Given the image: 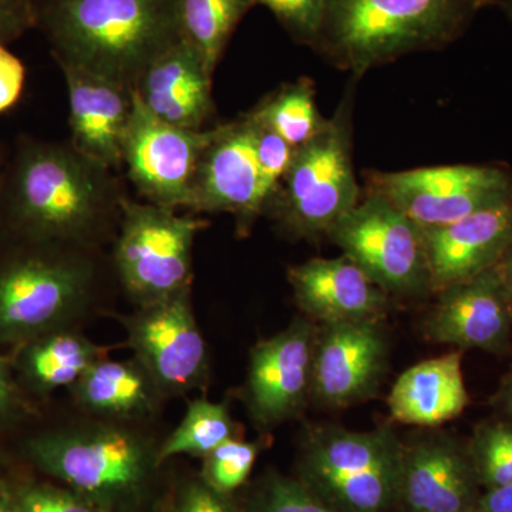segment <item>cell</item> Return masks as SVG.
<instances>
[{"mask_svg": "<svg viewBox=\"0 0 512 512\" xmlns=\"http://www.w3.org/2000/svg\"><path fill=\"white\" fill-rule=\"evenodd\" d=\"M110 171L72 144L20 137L3 171L0 225L33 241H82L123 205Z\"/></svg>", "mask_w": 512, "mask_h": 512, "instance_id": "6da1fadb", "label": "cell"}, {"mask_svg": "<svg viewBox=\"0 0 512 512\" xmlns=\"http://www.w3.org/2000/svg\"><path fill=\"white\" fill-rule=\"evenodd\" d=\"M56 62L133 89L181 39L177 0H36Z\"/></svg>", "mask_w": 512, "mask_h": 512, "instance_id": "7a4b0ae2", "label": "cell"}, {"mask_svg": "<svg viewBox=\"0 0 512 512\" xmlns=\"http://www.w3.org/2000/svg\"><path fill=\"white\" fill-rule=\"evenodd\" d=\"M484 0H325L313 49L362 76L406 55L457 39Z\"/></svg>", "mask_w": 512, "mask_h": 512, "instance_id": "3957f363", "label": "cell"}, {"mask_svg": "<svg viewBox=\"0 0 512 512\" xmlns=\"http://www.w3.org/2000/svg\"><path fill=\"white\" fill-rule=\"evenodd\" d=\"M26 456L42 473L101 512H130L147 500L158 448L140 434L111 424L79 427L33 437Z\"/></svg>", "mask_w": 512, "mask_h": 512, "instance_id": "277c9868", "label": "cell"}, {"mask_svg": "<svg viewBox=\"0 0 512 512\" xmlns=\"http://www.w3.org/2000/svg\"><path fill=\"white\" fill-rule=\"evenodd\" d=\"M0 251V345H25L79 313L93 284L92 262L60 242L12 234Z\"/></svg>", "mask_w": 512, "mask_h": 512, "instance_id": "5b68a950", "label": "cell"}, {"mask_svg": "<svg viewBox=\"0 0 512 512\" xmlns=\"http://www.w3.org/2000/svg\"><path fill=\"white\" fill-rule=\"evenodd\" d=\"M403 443L392 427L306 431L296 478L338 512H393L399 503Z\"/></svg>", "mask_w": 512, "mask_h": 512, "instance_id": "8992f818", "label": "cell"}, {"mask_svg": "<svg viewBox=\"0 0 512 512\" xmlns=\"http://www.w3.org/2000/svg\"><path fill=\"white\" fill-rule=\"evenodd\" d=\"M352 156V97L322 130L295 148L291 164L266 207L285 234L318 241L359 204Z\"/></svg>", "mask_w": 512, "mask_h": 512, "instance_id": "52a82bcc", "label": "cell"}, {"mask_svg": "<svg viewBox=\"0 0 512 512\" xmlns=\"http://www.w3.org/2000/svg\"><path fill=\"white\" fill-rule=\"evenodd\" d=\"M204 225L173 208L123 201L114 261L124 288L138 305L191 288L192 247Z\"/></svg>", "mask_w": 512, "mask_h": 512, "instance_id": "ba28073f", "label": "cell"}, {"mask_svg": "<svg viewBox=\"0 0 512 512\" xmlns=\"http://www.w3.org/2000/svg\"><path fill=\"white\" fill-rule=\"evenodd\" d=\"M326 238L387 293L414 295L430 289L420 228L377 192L370 191L340 218Z\"/></svg>", "mask_w": 512, "mask_h": 512, "instance_id": "9c48e42d", "label": "cell"}, {"mask_svg": "<svg viewBox=\"0 0 512 512\" xmlns=\"http://www.w3.org/2000/svg\"><path fill=\"white\" fill-rule=\"evenodd\" d=\"M370 191L392 202L420 229L444 227L512 200V177L491 165H440L372 173Z\"/></svg>", "mask_w": 512, "mask_h": 512, "instance_id": "30bf717a", "label": "cell"}, {"mask_svg": "<svg viewBox=\"0 0 512 512\" xmlns=\"http://www.w3.org/2000/svg\"><path fill=\"white\" fill-rule=\"evenodd\" d=\"M214 128L187 130L165 123L146 109L133 90V111L123 144L128 177L151 204L191 207L192 188Z\"/></svg>", "mask_w": 512, "mask_h": 512, "instance_id": "8fae6325", "label": "cell"}, {"mask_svg": "<svg viewBox=\"0 0 512 512\" xmlns=\"http://www.w3.org/2000/svg\"><path fill=\"white\" fill-rule=\"evenodd\" d=\"M120 320L137 362L163 397L180 396L207 382V343L192 312L191 288L140 306Z\"/></svg>", "mask_w": 512, "mask_h": 512, "instance_id": "7c38bea8", "label": "cell"}, {"mask_svg": "<svg viewBox=\"0 0 512 512\" xmlns=\"http://www.w3.org/2000/svg\"><path fill=\"white\" fill-rule=\"evenodd\" d=\"M316 333L313 320L298 318L251 350L244 397L256 423L274 426L302 412L311 397Z\"/></svg>", "mask_w": 512, "mask_h": 512, "instance_id": "4fadbf2b", "label": "cell"}, {"mask_svg": "<svg viewBox=\"0 0 512 512\" xmlns=\"http://www.w3.org/2000/svg\"><path fill=\"white\" fill-rule=\"evenodd\" d=\"M387 355V339L380 320L318 326L311 399L332 409L369 399L382 382Z\"/></svg>", "mask_w": 512, "mask_h": 512, "instance_id": "5bb4252c", "label": "cell"}, {"mask_svg": "<svg viewBox=\"0 0 512 512\" xmlns=\"http://www.w3.org/2000/svg\"><path fill=\"white\" fill-rule=\"evenodd\" d=\"M191 210L228 212L249 225L265 212L256 158V123L251 111L215 127L192 188Z\"/></svg>", "mask_w": 512, "mask_h": 512, "instance_id": "9a60e30c", "label": "cell"}, {"mask_svg": "<svg viewBox=\"0 0 512 512\" xmlns=\"http://www.w3.org/2000/svg\"><path fill=\"white\" fill-rule=\"evenodd\" d=\"M481 494L467 448L444 436L403 443L397 510L467 512Z\"/></svg>", "mask_w": 512, "mask_h": 512, "instance_id": "2e32d148", "label": "cell"}, {"mask_svg": "<svg viewBox=\"0 0 512 512\" xmlns=\"http://www.w3.org/2000/svg\"><path fill=\"white\" fill-rule=\"evenodd\" d=\"M512 308L498 265L440 292L424 322L433 342L460 349L504 352L510 342Z\"/></svg>", "mask_w": 512, "mask_h": 512, "instance_id": "e0dca14e", "label": "cell"}, {"mask_svg": "<svg viewBox=\"0 0 512 512\" xmlns=\"http://www.w3.org/2000/svg\"><path fill=\"white\" fill-rule=\"evenodd\" d=\"M430 289L440 293L500 264L512 245V200L444 227L420 229Z\"/></svg>", "mask_w": 512, "mask_h": 512, "instance_id": "ac0fdd59", "label": "cell"}, {"mask_svg": "<svg viewBox=\"0 0 512 512\" xmlns=\"http://www.w3.org/2000/svg\"><path fill=\"white\" fill-rule=\"evenodd\" d=\"M288 279L301 311L322 325L380 320L389 309L387 292L345 255L292 266Z\"/></svg>", "mask_w": 512, "mask_h": 512, "instance_id": "d6986e66", "label": "cell"}, {"mask_svg": "<svg viewBox=\"0 0 512 512\" xmlns=\"http://www.w3.org/2000/svg\"><path fill=\"white\" fill-rule=\"evenodd\" d=\"M60 69L69 93L70 144L110 170L119 168L133 111V89L79 67L60 64Z\"/></svg>", "mask_w": 512, "mask_h": 512, "instance_id": "ffe728a7", "label": "cell"}, {"mask_svg": "<svg viewBox=\"0 0 512 512\" xmlns=\"http://www.w3.org/2000/svg\"><path fill=\"white\" fill-rule=\"evenodd\" d=\"M212 76L197 49L181 37L147 67L133 90L146 109L165 123L204 130L214 114Z\"/></svg>", "mask_w": 512, "mask_h": 512, "instance_id": "44dd1931", "label": "cell"}, {"mask_svg": "<svg viewBox=\"0 0 512 512\" xmlns=\"http://www.w3.org/2000/svg\"><path fill=\"white\" fill-rule=\"evenodd\" d=\"M468 404L461 353L434 357L410 367L393 384L392 416L400 423L437 427L460 416Z\"/></svg>", "mask_w": 512, "mask_h": 512, "instance_id": "7402d4cb", "label": "cell"}, {"mask_svg": "<svg viewBox=\"0 0 512 512\" xmlns=\"http://www.w3.org/2000/svg\"><path fill=\"white\" fill-rule=\"evenodd\" d=\"M76 402L86 412L114 420H138L156 412L163 397L136 359L99 360L73 386Z\"/></svg>", "mask_w": 512, "mask_h": 512, "instance_id": "603a6c76", "label": "cell"}, {"mask_svg": "<svg viewBox=\"0 0 512 512\" xmlns=\"http://www.w3.org/2000/svg\"><path fill=\"white\" fill-rule=\"evenodd\" d=\"M104 357L106 349L92 340L59 329L22 345L16 367L33 392L46 396L62 387H73Z\"/></svg>", "mask_w": 512, "mask_h": 512, "instance_id": "cb8c5ba5", "label": "cell"}, {"mask_svg": "<svg viewBox=\"0 0 512 512\" xmlns=\"http://www.w3.org/2000/svg\"><path fill=\"white\" fill-rule=\"evenodd\" d=\"M252 8V0H177L181 37L214 73L232 33Z\"/></svg>", "mask_w": 512, "mask_h": 512, "instance_id": "d4e9b609", "label": "cell"}, {"mask_svg": "<svg viewBox=\"0 0 512 512\" xmlns=\"http://www.w3.org/2000/svg\"><path fill=\"white\" fill-rule=\"evenodd\" d=\"M252 114L274 130L293 148L301 147L322 130L326 120L320 116L311 80L285 84L262 100Z\"/></svg>", "mask_w": 512, "mask_h": 512, "instance_id": "484cf974", "label": "cell"}, {"mask_svg": "<svg viewBox=\"0 0 512 512\" xmlns=\"http://www.w3.org/2000/svg\"><path fill=\"white\" fill-rule=\"evenodd\" d=\"M231 439H237V436L227 403L195 400L188 404L180 426L158 448V464L163 466L165 461L180 454L207 457Z\"/></svg>", "mask_w": 512, "mask_h": 512, "instance_id": "4316f807", "label": "cell"}, {"mask_svg": "<svg viewBox=\"0 0 512 512\" xmlns=\"http://www.w3.org/2000/svg\"><path fill=\"white\" fill-rule=\"evenodd\" d=\"M467 453L484 491L512 484V421L478 427Z\"/></svg>", "mask_w": 512, "mask_h": 512, "instance_id": "83f0119b", "label": "cell"}, {"mask_svg": "<svg viewBox=\"0 0 512 512\" xmlns=\"http://www.w3.org/2000/svg\"><path fill=\"white\" fill-rule=\"evenodd\" d=\"M242 512H338L296 477L268 471L249 493Z\"/></svg>", "mask_w": 512, "mask_h": 512, "instance_id": "f1b7e54d", "label": "cell"}, {"mask_svg": "<svg viewBox=\"0 0 512 512\" xmlns=\"http://www.w3.org/2000/svg\"><path fill=\"white\" fill-rule=\"evenodd\" d=\"M261 448L262 441H225L204 457L202 480L218 493H234L247 483Z\"/></svg>", "mask_w": 512, "mask_h": 512, "instance_id": "f546056e", "label": "cell"}, {"mask_svg": "<svg viewBox=\"0 0 512 512\" xmlns=\"http://www.w3.org/2000/svg\"><path fill=\"white\" fill-rule=\"evenodd\" d=\"M265 6L299 45L315 47L325 0H252Z\"/></svg>", "mask_w": 512, "mask_h": 512, "instance_id": "4dcf8cb0", "label": "cell"}, {"mask_svg": "<svg viewBox=\"0 0 512 512\" xmlns=\"http://www.w3.org/2000/svg\"><path fill=\"white\" fill-rule=\"evenodd\" d=\"M254 119L256 123V158H258L259 183H261V194L265 201L266 210L269 201L274 197L276 188L284 178L289 164H291L295 148L284 138L278 136L274 130L264 126L255 116Z\"/></svg>", "mask_w": 512, "mask_h": 512, "instance_id": "1f68e13d", "label": "cell"}, {"mask_svg": "<svg viewBox=\"0 0 512 512\" xmlns=\"http://www.w3.org/2000/svg\"><path fill=\"white\" fill-rule=\"evenodd\" d=\"M15 495L25 512H101L69 488L50 484L28 485Z\"/></svg>", "mask_w": 512, "mask_h": 512, "instance_id": "d6a6232c", "label": "cell"}, {"mask_svg": "<svg viewBox=\"0 0 512 512\" xmlns=\"http://www.w3.org/2000/svg\"><path fill=\"white\" fill-rule=\"evenodd\" d=\"M170 512H242L229 495L218 493L202 478L187 481L175 494Z\"/></svg>", "mask_w": 512, "mask_h": 512, "instance_id": "836d02e7", "label": "cell"}, {"mask_svg": "<svg viewBox=\"0 0 512 512\" xmlns=\"http://www.w3.org/2000/svg\"><path fill=\"white\" fill-rule=\"evenodd\" d=\"M36 25V0H0V46L15 42Z\"/></svg>", "mask_w": 512, "mask_h": 512, "instance_id": "e575fe53", "label": "cell"}, {"mask_svg": "<svg viewBox=\"0 0 512 512\" xmlns=\"http://www.w3.org/2000/svg\"><path fill=\"white\" fill-rule=\"evenodd\" d=\"M25 64L6 46H0V114L8 113L25 89Z\"/></svg>", "mask_w": 512, "mask_h": 512, "instance_id": "d590c367", "label": "cell"}, {"mask_svg": "<svg viewBox=\"0 0 512 512\" xmlns=\"http://www.w3.org/2000/svg\"><path fill=\"white\" fill-rule=\"evenodd\" d=\"M23 410L18 383L13 376V363L0 355V423L12 420Z\"/></svg>", "mask_w": 512, "mask_h": 512, "instance_id": "8d00e7d4", "label": "cell"}, {"mask_svg": "<svg viewBox=\"0 0 512 512\" xmlns=\"http://www.w3.org/2000/svg\"><path fill=\"white\" fill-rule=\"evenodd\" d=\"M477 507L481 512H512V484L484 491Z\"/></svg>", "mask_w": 512, "mask_h": 512, "instance_id": "74e56055", "label": "cell"}, {"mask_svg": "<svg viewBox=\"0 0 512 512\" xmlns=\"http://www.w3.org/2000/svg\"><path fill=\"white\" fill-rule=\"evenodd\" d=\"M494 399L498 410L507 417L508 421H512V370L504 377L500 390L495 394Z\"/></svg>", "mask_w": 512, "mask_h": 512, "instance_id": "f35d334b", "label": "cell"}, {"mask_svg": "<svg viewBox=\"0 0 512 512\" xmlns=\"http://www.w3.org/2000/svg\"><path fill=\"white\" fill-rule=\"evenodd\" d=\"M498 269H500L501 278H503L505 292H507L508 301H510V305L512 308V245L505 255L503 259H501L500 264H498Z\"/></svg>", "mask_w": 512, "mask_h": 512, "instance_id": "ab89813d", "label": "cell"}, {"mask_svg": "<svg viewBox=\"0 0 512 512\" xmlns=\"http://www.w3.org/2000/svg\"><path fill=\"white\" fill-rule=\"evenodd\" d=\"M0 512H20L16 495L9 488H0Z\"/></svg>", "mask_w": 512, "mask_h": 512, "instance_id": "60d3db41", "label": "cell"}, {"mask_svg": "<svg viewBox=\"0 0 512 512\" xmlns=\"http://www.w3.org/2000/svg\"><path fill=\"white\" fill-rule=\"evenodd\" d=\"M490 5H497L503 8L512 19V0H490Z\"/></svg>", "mask_w": 512, "mask_h": 512, "instance_id": "b9f144b4", "label": "cell"}, {"mask_svg": "<svg viewBox=\"0 0 512 512\" xmlns=\"http://www.w3.org/2000/svg\"><path fill=\"white\" fill-rule=\"evenodd\" d=\"M3 171H5V157H3L2 147H0V194H2Z\"/></svg>", "mask_w": 512, "mask_h": 512, "instance_id": "7bdbcfd3", "label": "cell"}, {"mask_svg": "<svg viewBox=\"0 0 512 512\" xmlns=\"http://www.w3.org/2000/svg\"><path fill=\"white\" fill-rule=\"evenodd\" d=\"M467 512H481V511H480V510H478V507H477V508H474V510L467 511Z\"/></svg>", "mask_w": 512, "mask_h": 512, "instance_id": "ee69618b", "label": "cell"}, {"mask_svg": "<svg viewBox=\"0 0 512 512\" xmlns=\"http://www.w3.org/2000/svg\"><path fill=\"white\" fill-rule=\"evenodd\" d=\"M485 6L490 5V0H484Z\"/></svg>", "mask_w": 512, "mask_h": 512, "instance_id": "f6af8a7d", "label": "cell"}, {"mask_svg": "<svg viewBox=\"0 0 512 512\" xmlns=\"http://www.w3.org/2000/svg\"><path fill=\"white\" fill-rule=\"evenodd\" d=\"M5 487V484L2 483V481H0V488H3Z\"/></svg>", "mask_w": 512, "mask_h": 512, "instance_id": "bcb514c9", "label": "cell"}]
</instances>
